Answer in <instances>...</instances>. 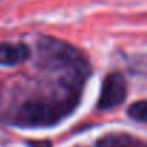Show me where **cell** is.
I'll return each instance as SVG.
<instances>
[{"instance_id": "3957f363", "label": "cell", "mask_w": 147, "mask_h": 147, "mask_svg": "<svg viewBox=\"0 0 147 147\" xmlns=\"http://www.w3.org/2000/svg\"><path fill=\"white\" fill-rule=\"evenodd\" d=\"M29 58V48L23 43H0V65L15 66Z\"/></svg>"}, {"instance_id": "5b68a950", "label": "cell", "mask_w": 147, "mask_h": 147, "mask_svg": "<svg viewBox=\"0 0 147 147\" xmlns=\"http://www.w3.org/2000/svg\"><path fill=\"white\" fill-rule=\"evenodd\" d=\"M110 147H127L124 143H114V144H111Z\"/></svg>"}, {"instance_id": "7a4b0ae2", "label": "cell", "mask_w": 147, "mask_h": 147, "mask_svg": "<svg viewBox=\"0 0 147 147\" xmlns=\"http://www.w3.org/2000/svg\"><path fill=\"white\" fill-rule=\"evenodd\" d=\"M127 95V87L125 81L121 74L114 72L104 80L102 88H101V95L98 100V107L100 108H113L120 105Z\"/></svg>"}, {"instance_id": "277c9868", "label": "cell", "mask_w": 147, "mask_h": 147, "mask_svg": "<svg viewBox=\"0 0 147 147\" xmlns=\"http://www.w3.org/2000/svg\"><path fill=\"white\" fill-rule=\"evenodd\" d=\"M128 115L131 118H134L136 121H140V123H144L146 118H147V102L144 100L133 104L130 108H128Z\"/></svg>"}, {"instance_id": "6da1fadb", "label": "cell", "mask_w": 147, "mask_h": 147, "mask_svg": "<svg viewBox=\"0 0 147 147\" xmlns=\"http://www.w3.org/2000/svg\"><path fill=\"white\" fill-rule=\"evenodd\" d=\"M62 115H65L63 104H49V102H29L26 104L20 113L19 118L25 124H52L58 121Z\"/></svg>"}]
</instances>
